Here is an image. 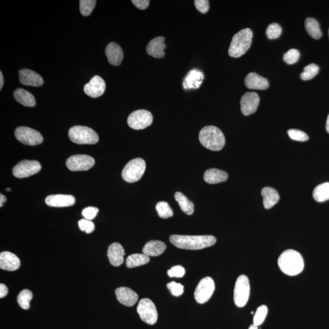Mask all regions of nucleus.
<instances>
[{
	"label": "nucleus",
	"instance_id": "1",
	"mask_svg": "<svg viewBox=\"0 0 329 329\" xmlns=\"http://www.w3.org/2000/svg\"><path fill=\"white\" fill-rule=\"evenodd\" d=\"M170 241L179 249L199 250L213 246L217 239L212 235H173L170 236Z\"/></svg>",
	"mask_w": 329,
	"mask_h": 329
},
{
	"label": "nucleus",
	"instance_id": "2",
	"mask_svg": "<svg viewBox=\"0 0 329 329\" xmlns=\"http://www.w3.org/2000/svg\"><path fill=\"white\" fill-rule=\"evenodd\" d=\"M278 265L280 270L290 276L298 275L304 268V259L298 251L288 250L283 252L279 257Z\"/></svg>",
	"mask_w": 329,
	"mask_h": 329
},
{
	"label": "nucleus",
	"instance_id": "3",
	"mask_svg": "<svg viewBox=\"0 0 329 329\" xmlns=\"http://www.w3.org/2000/svg\"><path fill=\"white\" fill-rule=\"evenodd\" d=\"M199 139L203 147L214 151L222 150L225 143L223 133L214 126L203 128L199 132Z\"/></svg>",
	"mask_w": 329,
	"mask_h": 329
},
{
	"label": "nucleus",
	"instance_id": "4",
	"mask_svg": "<svg viewBox=\"0 0 329 329\" xmlns=\"http://www.w3.org/2000/svg\"><path fill=\"white\" fill-rule=\"evenodd\" d=\"M253 33L250 28H245L234 35L229 48V55L232 57H240L250 49L252 44Z\"/></svg>",
	"mask_w": 329,
	"mask_h": 329
},
{
	"label": "nucleus",
	"instance_id": "5",
	"mask_svg": "<svg viewBox=\"0 0 329 329\" xmlns=\"http://www.w3.org/2000/svg\"><path fill=\"white\" fill-rule=\"evenodd\" d=\"M69 136L71 141L79 145H93L99 141L98 134L92 129L84 126L71 128Z\"/></svg>",
	"mask_w": 329,
	"mask_h": 329
},
{
	"label": "nucleus",
	"instance_id": "6",
	"mask_svg": "<svg viewBox=\"0 0 329 329\" xmlns=\"http://www.w3.org/2000/svg\"><path fill=\"white\" fill-rule=\"evenodd\" d=\"M146 170V162L141 158L130 161L122 170L121 176L126 182L133 183L138 181Z\"/></svg>",
	"mask_w": 329,
	"mask_h": 329
},
{
	"label": "nucleus",
	"instance_id": "7",
	"mask_svg": "<svg viewBox=\"0 0 329 329\" xmlns=\"http://www.w3.org/2000/svg\"><path fill=\"white\" fill-rule=\"evenodd\" d=\"M250 294V285L248 277L241 275L235 283L234 299L235 304L238 307H243L247 304Z\"/></svg>",
	"mask_w": 329,
	"mask_h": 329
},
{
	"label": "nucleus",
	"instance_id": "8",
	"mask_svg": "<svg viewBox=\"0 0 329 329\" xmlns=\"http://www.w3.org/2000/svg\"><path fill=\"white\" fill-rule=\"evenodd\" d=\"M127 121L129 127L133 130H144L153 124V116L147 110H137L129 115Z\"/></svg>",
	"mask_w": 329,
	"mask_h": 329
},
{
	"label": "nucleus",
	"instance_id": "9",
	"mask_svg": "<svg viewBox=\"0 0 329 329\" xmlns=\"http://www.w3.org/2000/svg\"><path fill=\"white\" fill-rule=\"evenodd\" d=\"M137 313L143 322L150 325L156 323L157 311L153 302L148 298L140 300L137 307Z\"/></svg>",
	"mask_w": 329,
	"mask_h": 329
},
{
	"label": "nucleus",
	"instance_id": "10",
	"mask_svg": "<svg viewBox=\"0 0 329 329\" xmlns=\"http://www.w3.org/2000/svg\"><path fill=\"white\" fill-rule=\"evenodd\" d=\"M16 138L23 144L35 146L43 142V135L33 129L22 127L16 129L15 131Z\"/></svg>",
	"mask_w": 329,
	"mask_h": 329
},
{
	"label": "nucleus",
	"instance_id": "11",
	"mask_svg": "<svg viewBox=\"0 0 329 329\" xmlns=\"http://www.w3.org/2000/svg\"><path fill=\"white\" fill-rule=\"evenodd\" d=\"M95 160L91 156L85 154L73 155L66 161V166L72 172L88 171L95 166Z\"/></svg>",
	"mask_w": 329,
	"mask_h": 329
},
{
	"label": "nucleus",
	"instance_id": "12",
	"mask_svg": "<svg viewBox=\"0 0 329 329\" xmlns=\"http://www.w3.org/2000/svg\"><path fill=\"white\" fill-rule=\"evenodd\" d=\"M215 290V283L211 277L201 280L195 292V299L199 304H204L211 299Z\"/></svg>",
	"mask_w": 329,
	"mask_h": 329
},
{
	"label": "nucleus",
	"instance_id": "13",
	"mask_svg": "<svg viewBox=\"0 0 329 329\" xmlns=\"http://www.w3.org/2000/svg\"><path fill=\"white\" fill-rule=\"evenodd\" d=\"M41 169V164L38 161L25 160L16 164L12 173L17 178H25L34 175L39 172Z\"/></svg>",
	"mask_w": 329,
	"mask_h": 329
},
{
	"label": "nucleus",
	"instance_id": "14",
	"mask_svg": "<svg viewBox=\"0 0 329 329\" xmlns=\"http://www.w3.org/2000/svg\"><path fill=\"white\" fill-rule=\"evenodd\" d=\"M260 98L256 92H247L242 96L240 100L241 111L245 116L256 112L259 106Z\"/></svg>",
	"mask_w": 329,
	"mask_h": 329
},
{
	"label": "nucleus",
	"instance_id": "15",
	"mask_svg": "<svg viewBox=\"0 0 329 329\" xmlns=\"http://www.w3.org/2000/svg\"><path fill=\"white\" fill-rule=\"evenodd\" d=\"M106 88L104 79L99 76H95L85 85L84 91L90 97L96 98L104 94Z\"/></svg>",
	"mask_w": 329,
	"mask_h": 329
},
{
	"label": "nucleus",
	"instance_id": "16",
	"mask_svg": "<svg viewBox=\"0 0 329 329\" xmlns=\"http://www.w3.org/2000/svg\"><path fill=\"white\" fill-rule=\"evenodd\" d=\"M115 295L118 302L127 307L134 305L138 299L137 293L128 287L118 288L115 290Z\"/></svg>",
	"mask_w": 329,
	"mask_h": 329
},
{
	"label": "nucleus",
	"instance_id": "17",
	"mask_svg": "<svg viewBox=\"0 0 329 329\" xmlns=\"http://www.w3.org/2000/svg\"><path fill=\"white\" fill-rule=\"evenodd\" d=\"M19 80L22 85L40 87L44 85L43 77L34 71L28 69H22L19 71Z\"/></svg>",
	"mask_w": 329,
	"mask_h": 329
},
{
	"label": "nucleus",
	"instance_id": "18",
	"mask_svg": "<svg viewBox=\"0 0 329 329\" xmlns=\"http://www.w3.org/2000/svg\"><path fill=\"white\" fill-rule=\"evenodd\" d=\"M204 79V73L198 69L190 70L183 80V88L185 90L197 89Z\"/></svg>",
	"mask_w": 329,
	"mask_h": 329
},
{
	"label": "nucleus",
	"instance_id": "19",
	"mask_svg": "<svg viewBox=\"0 0 329 329\" xmlns=\"http://www.w3.org/2000/svg\"><path fill=\"white\" fill-rule=\"evenodd\" d=\"M45 202L50 207H69L75 204L76 199L70 195H52L47 196Z\"/></svg>",
	"mask_w": 329,
	"mask_h": 329
},
{
	"label": "nucleus",
	"instance_id": "20",
	"mask_svg": "<svg viewBox=\"0 0 329 329\" xmlns=\"http://www.w3.org/2000/svg\"><path fill=\"white\" fill-rule=\"evenodd\" d=\"M20 266V259L14 253L5 251L0 254V268L2 270L14 272Z\"/></svg>",
	"mask_w": 329,
	"mask_h": 329
},
{
	"label": "nucleus",
	"instance_id": "21",
	"mask_svg": "<svg viewBox=\"0 0 329 329\" xmlns=\"http://www.w3.org/2000/svg\"><path fill=\"white\" fill-rule=\"evenodd\" d=\"M125 255L124 248L118 243H114L110 245L108 251V257L109 262L112 266L118 267L124 262Z\"/></svg>",
	"mask_w": 329,
	"mask_h": 329
},
{
	"label": "nucleus",
	"instance_id": "22",
	"mask_svg": "<svg viewBox=\"0 0 329 329\" xmlns=\"http://www.w3.org/2000/svg\"><path fill=\"white\" fill-rule=\"evenodd\" d=\"M166 38L163 37H157L151 40L147 47V52L150 56L157 59H160L166 56L164 50L166 48L164 44Z\"/></svg>",
	"mask_w": 329,
	"mask_h": 329
},
{
	"label": "nucleus",
	"instance_id": "23",
	"mask_svg": "<svg viewBox=\"0 0 329 329\" xmlns=\"http://www.w3.org/2000/svg\"><path fill=\"white\" fill-rule=\"evenodd\" d=\"M106 54L109 63L114 66L120 65L124 56L122 48L115 43L108 45L106 48Z\"/></svg>",
	"mask_w": 329,
	"mask_h": 329
},
{
	"label": "nucleus",
	"instance_id": "24",
	"mask_svg": "<svg viewBox=\"0 0 329 329\" xmlns=\"http://www.w3.org/2000/svg\"><path fill=\"white\" fill-rule=\"evenodd\" d=\"M244 85L250 89L263 90L269 88V80L256 73L248 74L244 79Z\"/></svg>",
	"mask_w": 329,
	"mask_h": 329
},
{
	"label": "nucleus",
	"instance_id": "25",
	"mask_svg": "<svg viewBox=\"0 0 329 329\" xmlns=\"http://www.w3.org/2000/svg\"><path fill=\"white\" fill-rule=\"evenodd\" d=\"M167 246L163 242L159 240L148 241L143 248V253L148 257H157L160 256L166 251Z\"/></svg>",
	"mask_w": 329,
	"mask_h": 329
},
{
	"label": "nucleus",
	"instance_id": "26",
	"mask_svg": "<svg viewBox=\"0 0 329 329\" xmlns=\"http://www.w3.org/2000/svg\"><path fill=\"white\" fill-rule=\"evenodd\" d=\"M228 178V175L227 172L217 169L206 170L204 175L205 181L210 184H216L227 181Z\"/></svg>",
	"mask_w": 329,
	"mask_h": 329
},
{
	"label": "nucleus",
	"instance_id": "27",
	"mask_svg": "<svg viewBox=\"0 0 329 329\" xmlns=\"http://www.w3.org/2000/svg\"><path fill=\"white\" fill-rule=\"evenodd\" d=\"M261 194L263 196V205L266 209L272 208L280 199L278 192L272 187H264L261 192Z\"/></svg>",
	"mask_w": 329,
	"mask_h": 329
},
{
	"label": "nucleus",
	"instance_id": "28",
	"mask_svg": "<svg viewBox=\"0 0 329 329\" xmlns=\"http://www.w3.org/2000/svg\"><path fill=\"white\" fill-rule=\"evenodd\" d=\"M14 96L16 101L26 107H34L36 104L34 96L25 89L16 90L14 93Z\"/></svg>",
	"mask_w": 329,
	"mask_h": 329
},
{
	"label": "nucleus",
	"instance_id": "29",
	"mask_svg": "<svg viewBox=\"0 0 329 329\" xmlns=\"http://www.w3.org/2000/svg\"><path fill=\"white\" fill-rule=\"evenodd\" d=\"M150 261V257L145 254H134L127 258L126 265L128 269L144 265Z\"/></svg>",
	"mask_w": 329,
	"mask_h": 329
},
{
	"label": "nucleus",
	"instance_id": "30",
	"mask_svg": "<svg viewBox=\"0 0 329 329\" xmlns=\"http://www.w3.org/2000/svg\"><path fill=\"white\" fill-rule=\"evenodd\" d=\"M176 201L178 202L180 209L186 214L191 215L194 212V204L181 192H176L175 195Z\"/></svg>",
	"mask_w": 329,
	"mask_h": 329
},
{
	"label": "nucleus",
	"instance_id": "31",
	"mask_svg": "<svg viewBox=\"0 0 329 329\" xmlns=\"http://www.w3.org/2000/svg\"><path fill=\"white\" fill-rule=\"evenodd\" d=\"M306 31L314 39H319L322 33L318 22L314 18H308L305 22Z\"/></svg>",
	"mask_w": 329,
	"mask_h": 329
},
{
	"label": "nucleus",
	"instance_id": "32",
	"mask_svg": "<svg viewBox=\"0 0 329 329\" xmlns=\"http://www.w3.org/2000/svg\"><path fill=\"white\" fill-rule=\"evenodd\" d=\"M316 201L323 202L329 200V182H325L316 187L313 192Z\"/></svg>",
	"mask_w": 329,
	"mask_h": 329
},
{
	"label": "nucleus",
	"instance_id": "33",
	"mask_svg": "<svg viewBox=\"0 0 329 329\" xmlns=\"http://www.w3.org/2000/svg\"><path fill=\"white\" fill-rule=\"evenodd\" d=\"M33 293L29 290H24L19 293L17 297V302L20 307L24 310H28L30 307V302L33 299Z\"/></svg>",
	"mask_w": 329,
	"mask_h": 329
},
{
	"label": "nucleus",
	"instance_id": "34",
	"mask_svg": "<svg viewBox=\"0 0 329 329\" xmlns=\"http://www.w3.org/2000/svg\"><path fill=\"white\" fill-rule=\"evenodd\" d=\"M156 209L159 217L167 219L173 217L174 212L169 203L164 201H160L157 203L156 205Z\"/></svg>",
	"mask_w": 329,
	"mask_h": 329
},
{
	"label": "nucleus",
	"instance_id": "35",
	"mask_svg": "<svg viewBox=\"0 0 329 329\" xmlns=\"http://www.w3.org/2000/svg\"><path fill=\"white\" fill-rule=\"evenodd\" d=\"M319 67L315 64H311L304 68V72L301 74V78L303 80H311L317 75Z\"/></svg>",
	"mask_w": 329,
	"mask_h": 329
},
{
	"label": "nucleus",
	"instance_id": "36",
	"mask_svg": "<svg viewBox=\"0 0 329 329\" xmlns=\"http://www.w3.org/2000/svg\"><path fill=\"white\" fill-rule=\"evenodd\" d=\"M95 0H80V11L83 16H89L92 14L96 5Z\"/></svg>",
	"mask_w": 329,
	"mask_h": 329
},
{
	"label": "nucleus",
	"instance_id": "37",
	"mask_svg": "<svg viewBox=\"0 0 329 329\" xmlns=\"http://www.w3.org/2000/svg\"><path fill=\"white\" fill-rule=\"evenodd\" d=\"M268 314V308L266 305H262L257 309L256 314L254 315L253 322L254 324L259 325L262 324L266 317Z\"/></svg>",
	"mask_w": 329,
	"mask_h": 329
},
{
	"label": "nucleus",
	"instance_id": "38",
	"mask_svg": "<svg viewBox=\"0 0 329 329\" xmlns=\"http://www.w3.org/2000/svg\"><path fill=\"white\" fill-rule=\"evenodd\" d=\"M266 34L269 39H276L281 35L282 28L279 25L274 23L268 27Z\"/></svg>",
	"mask_w": 329,
	"mask_h": 329
},
{
	"label": "nucleus",
	"instance_id": "39",
	"mask_svg": "<svg viewBox=\"0 0 329 329\" xmlns=\"http://www.w3.org/2000/svg\"><path fill=\"white\" fill-rule=\"evenodd\" d=\"M289 137L291 139L298 141H306L309 139L308 135L305 133L304 132L298 130H289L288 132Z\"/></svg>",
	"mask_w": 329,
	"mask_h": 329
},
{
	"label": "nucleus",
	"instance_id": "40",
	"mask_svg": "<svg viewBox=\"0 0 329 329\" xmlns=\"http://www.w3.org/2000/svg\"><path fill=\"white\" fill-rule=\"evenodd\" d=\"M300 53L298 50L296 49H291L287 51V52L283 56V60L286 64L292 65L298 62L299 59Z\"/></svg>",
	"mask_w": 329,
	"mask_h": 329
},
{
	"label": "nucleus",
	"instance_id": "41",
	"mask_svg": "<svg viewBox=\"0 0 329 329\" xmlns=\"http://www.w3.org/2000/svg\"><path fill=\"white\" fill-rule=\"evenodd\" d=\"M78 225L80 230L86 232L87 234L92 233L95 229L94 223L86 219H80L78 222Z\"/></svg>",
	"mask_w": 329,
	"mask_h": 329
},
{
	"label": "nucleus",
	"instance_id": "42",
	"mask_svg": "<svg viewBox=\"0 0 329 329\" xmlns=\"http://www.w3.org/2000/svg\"><path fill=\"white\" fill-rule=\"evenodd\" d=\"M167 286L173 296L178 297L183 294V286L180 283L172 282L168 283Z\"/></svg>",
	"mask_w": 329,
	"mask_h": 329
},
{
	"label": "nucleus",
	"instance_id": "43",
	"mask_svg": "<svg viewBox=\"0 0 329 329\" xmlns=\"http://www.w3.org/2000/svg\"><path fill=\"white\" fill-rule=\"evenodd\" d=\"M99 210L98 208L94 207H88L83 209L82 215L85 219L88 220H92L97 215Z\"/></svg>",
	"mask_w": 329,
	"mask_h": 329
},
{
	"label": "nucleus",
	"instance_id": "44",
	"mask_svg": "<svg viewBox=\"0 0 329 329\" xmlns=\"http://www.w3.org/2000/svg\"><path fill=\"white\" fill-rule=\"evenodd\" d=\"M185 269L182 266H173L168 271V275L170 277H182L185 275Z\"/></svg>",
	"mask_w": 329,
	"mask_h": 329
},
{
	"label": "nucleus",
	"instance_id": "45",
	"mask_svg": "<svg viewBox=\"0 0 329 329\" xmlns=\"http://www.w3.org/2000/svg\"><path fill=\"white\" fill-rule=\"evenodd\" d=\"M195 6L198 11L206 14L209 10V2L208 0H195Z\"/></svg>",
	"mask_w": 329,
	"mask_h": 329
},
{
	"label": "nucleus",
	"instance_id": "46",
	"mask_svg": "<svg viewBox=\"0 0 329 329\" xmlns=\"http://www.w3.org/2000/svg\"><path fill=\"white\" fill-rule=\"evenodd\" d=\"M131 2L133 3L135 7L140 9V10L146 9L148 6L150 5V3L148 0H132Z\"/></svg>",
	"mask_w": 329,
	"mask_h": 329
},
{
	"label": "nucleus",
	"instance_id": "47",
	"mask_svg": "<svg viewBox=\"0 0 329 329\" xmlns=\"http://www.w3.org/2000/svg\"><path fill=\"white\" fill-rule=\"evenodd\" d=\"M8 287L5 284H3V283H1V284H0V298H5V297L8 295Z\"/></svg>",
	"mask_w": 329,
	"mask_h": 329
},
{
	"label": "nucleus",
	"instance_id": "48",
	"mask_svg": "<svg viewBox=\"0 0 329 329\" xmlns=\"http://www.w3.org/2000/svg\"><path fill=\"white\" fill-rule=\"evenodd\" d=\"M6 197L5 195L3 194L0 195V207H2L3 204L6 201Z\"/></svg>",
	"mask_w": 329,
	"mask_h": 329
},
{
	"label": "nucleus",
	"instance_id": "49",
	"mask_svg": "<svg viewBox=\"0 0 329 329\" xmlns=\"http://www.w3.org/2000/svg\"><path fill=\"white\" fill-rule=\"evenodd\" d=\"M3 85H4V77H3L2 72H0V90L3 88Z\"/></svg>",
	"mask_w": 329,
	"mask_h": 329
},
{
	"label": "nucleus",
	"instance_id": "50",
	"mask_svg": "<svg viewBox=\"0 0 329 329\" xmlns=\"http://www.w3.org/2000/svg\"><path fill=\"white\" fill-rule=\"evenodd\" d=\"M325 129H326V131L329 134V114L328 115L327 118V121H326V127H325Z\"/></svg>",
	"mask_w": 329,
	"mask_h": 329
},
{
	"label": "nucleus",
	"instance_id": "51",
	"mask_svg": "<svg viewBox=\"0 0 329 329\" xmlns=\"http://www.w3.org/2000/svg\"><path fill=\"white\" fill-rule=\"evenodd\" d=\"M248 329H258V326L256 325L252 324L250 325V327Z\"/></svg>",
	"mask_w": 329,
	"mask_h": 329
},
{
	"label": "nucleus",
	"instance_id": "52",
	"mask_svg": "<svg viewBox=\"0 0 329 329\" xmlns=\"http://www.w3.org/2000/svg\"><path fill=\"white\" fill-rule=\"evenodd\" d=\"M6 191H7V192L11 191V189L10 188H8L7 189H6Z\"/></svg>",
	"mask_w": 329,
	"mask_h": 329
}]
</instances>
